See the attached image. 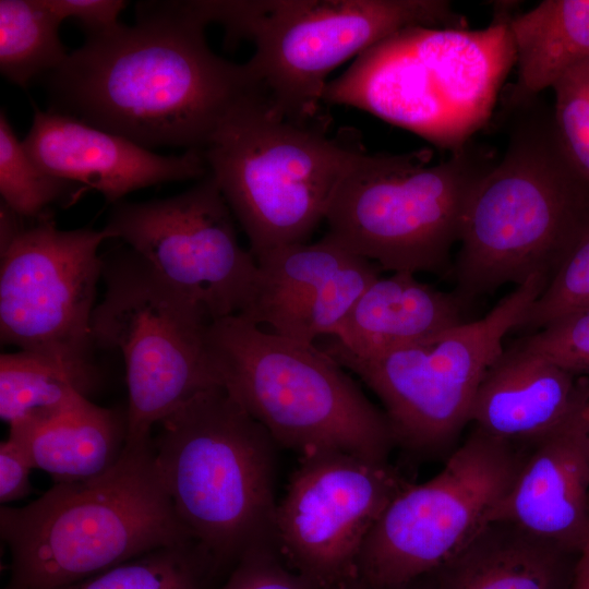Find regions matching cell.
<instances>
[{
    "label": "cell",
    "mask_w": 589,
    "mask_h": 589,
    "mask_svg": "<svg viewBox=\"0 0 589 589\" xmlns=\"http://www.w3.org/2000/svg\"><path fill=\"white\" fill-rule=\"evenodd\" d=\"M105 294L95 308L96 347L124 361V447L151 443L155 426L196 394L220 385L207 351L206 312L164 280L131 249L104 259Z\"/></svg>",
    "instance_id": "cell-10"
},
{
    "label": "cell",
    "mask_w": 589,
    "mask_h": 589,
    "mask_svg": "<svg viewBox=\"0 0 589 589\" xmlns=\"http://www.w3.org/2000/svg\"><path fill=\"white\" fill-rule=\"evenodd\" d=\"M549 280L533 275L482 318L426 339L358 358L320 346L381 400L396 446L419 457L447 453L469 423L478 387Z\"/></svg>",
    "instance_id": "cell-11"
},
{
    "label": "cell",
    "mask_w": 589,
    "mask_h": 589,
    "mask_svg": "<svg viewBox=\"0 0 589 589\" xmlns=\"http://www.w3.org/2000/svg\"><path fill=\"white\" fill-rule=\"evenodd\" d=\"M85 188L48 173L25 149L4 110L0 112L1 201L22 217L37 218L53 203L80 196Z\"/></svg>",
    "instance_id": "cell-27"
},
{
    "label": "cell",
    "mask_w": 589,
    "mask_h": 589,
    "mask_svg": "<svg viewBox=\"0 0 589 589\" xmlns=\"http://www.w3.org/2000/svg\"><path fill=\"white\" fill-rule=\"evenodd\" d=\"M45 5L61 21L74 19L86 36L98 35L117 27L123 0H43Z\"/></svg>",
    "instance_id": "cell-32"
},
{
    "label": "cell",
    "mask_w": 589,
    "mask_h": 589,
    "mask_svg": "<svg viewBox=\"0 0 589 589\" xmlns=\"http://www.w3.org/2000/svg\"><path fill=\"white\" fill-rule=\"evenodd\" d=\"M61 22L43 0H1V74L26 87L60 68L69 56L59 35Z\"/></svg>",
    "instance_id": "cell-25"
},
{
    "label": "cell",
    "mask_w": 589,
    "mask_h": 589,
    "mask_svg": "<svg viewBox=\"0 0 589 589\" xmlns=\"http://www.w3.org/2000/svg\"><path fill=\"white\" fill-rule=\"evenodd\" d=\"M74 380L52 361L19 350L0 357V417L10 428L43 423L86 400Z\"/></svg>",
    "instance_id": "cell-24"
},
{
    "label": "cell",
    "mask_w": 589,
    "mask_h": 589,
    "mask_svg": "<svg viewBox=\"0 0 589 589\" xmlns=\"http://www.w3.org/2000/svg\"><path fill=\"white\" fill-rule=\"evenodd\" d=\"M199 1H144L133 25L93 36L45 76L48 110L145 148L203 151L255 87L245 63L217 56Z\"/></svg>",
    "instance_id": "cell-1"
},
{
    "label": "cell",
    "mask_w": 589,
    "mask_h": 589,
    "mask_svg": "<svg viewBox=\"0 0 589 589\" xmlns=\"http://www.w3.org/2000/svg\"><path fill=\"white\" fill-rule=\"evenodd\" d=\"M154 430L155 464L177 516L216 564L277 544L278 445L221 385L196 394Z\"/></svg>",
    "instance_id": "cell-4"
},
{
    "label": "cell",
    "mask_w": 589,
    "mask_h": 589,
    "mask_svg": "<svg viewBox=\"0 0 589 589\" xmlns=\"http://www.w3.org/2000/svg\"><path fill=\"white\" fill-rule=\"evenodd\" d=\"M509 29L517 80L508 104L517 108L553 87L569 70L589 60V0H544L514 14Z\"/></svg>",
    "instance_id": "cell-23"
},
{
    "label": "cell",
    "mask_w": 589,
    "mask_h": 589,
    "mask_svg": "<svg viewBox=\"0 0 589 589\" xmlns=\"http://www.w3.org/2000/svg\"><path fill=\"white\" fill-rule=\"evenodd\" d=\"M512 16L504 5L481 29H400L329 82L324 103L357 107L457 151L486 124L515 64Z\"/></svg>",
    "instance_id": "cell-5"
},
{
    "label": "cell",
    "mask_w": 589,
    "mask_h": 589,
    "mask_svg": "<svg viewBox=\"0 0 589 589\" xmlns=\"http://www.w3.org/2000/svg\"><path fill=\"white\" fill-rule=\"evenodd\" d=\"M570 589H589V536L578 553Z\"/></svg>",
    "instance_id": "cell-35"
},
{
    "label": "cell",
    "mask_w": 589,
    "mask_h": 589,
    "mask_svg": "<svg viewBox=\"0 0 589 589\" xmlns=\"http://www.w3.org/2000/svg\"><path fill=\"white\" fill-rule=\"evenodd\" d=\"M277 544L264 545L247 552L221 589H314L301 574L288 572L279 562Z\"/></svg>",
    "instance_id": "cell-31"
},
{
    "label": "cell",
    "mask_w": 589,
    "mask_h": 589,
    "mask_svg": "<svg viewBox=\"0 0 589 589\" xmlns=\"http://www.w3.org/2000/svg\"><path fill=\"white\" fill-rule=\"evenodd\" d=\"M528 453L473 429L437 474L389 502L364 540L357 580L404 587L447 561L490 521Z\"/></svg>",
    "instance_id": "cell-12"
},
{
    "label": "cell",
    "mask_w": 589,
    "mask_h": 589,
    "mask_svg": "<svg viewBox=\"0 0 589 589\" xmlns=\"http://www.w3.org/2000/svg\"><path fill=\"white\" fill-rule=\"evenodd\" d=\"M552 88L557 137L570 163L589 181V60L569 70Z\"/></svg>",
    "instance_id": "cell-29"
},
{
    "label": "cell",
    "mask_w": 589,
    "mask_h": 589,
    "mask_svg": "<svg viewBox=\"0 0 589 589\" xmlns=\"http://www.w3.org/2000/svg\"><path fill=\"white\" fill-rule=\"evenodd\" d=\"M536 99L514 108L503 157L468 199L455 263L465 301L533 275L550 281L589 232V181Z\"/></svg>",
    "instance_id": "cell-2"
},
{
    "label": "cell",
    "mask_w": 589,
    "mask_h": 589,
    "mask_svg": "<svg viewBox=\"0 0 589 589\" xmlns=\"http://www.w3.org/2000/svg\"><path fill=\"white\" fill-rule=\"evenodd\" d=\"M432 153H364L336 189L325 237L390 272H442L459 241L470 193L496 164L466 143L428 166Z\"/></svg>",
    "instance_id": "cell-9"
},
{
    "label": "cell",
    "mask_w": 589,
    "mask_h": 589,
    "mask_svg": "<svg viewBox=\"0 0 589 589\" xmlns=\"http://www.w3.org/2000/svg\"><path fill=\"white\" fill-rule=\"evenodd\" d=\"M578 554L518 526L489 521L412 589H570Z\"/></svg>",
    "instance_id": "cell-20"
},
{
    "label": "cell",
    "mask_w": 589,
    "mask_h": 589,
    "mask_svg": "<svg viewBox=\"0 0 589 589\" xmlns=\"http://www.w3.org/2000/svg\"><path fill=\"white\" fill-rule=\"evenodd\" d=\"M23 218L10 206L1 201L0 206V253L5 251L11 243L25 229Z\"/></svg>",
    "instance_id": "cell-34"
},
{
    "label": "cell",
    "mask_w": 589,
    "mask_h": 589,
    "mask_svg": "<svg viewBox=\"0 0 589 589\" xmlns=\"http://www.w3.org/2000/svg\"><path fill=\"white\" fill-rule=\"evenodd\" d=\"M589 400V382L517 345L504 349L476 393L469 423L531 449Z\"/></svg>",
    "instance_id": "cell-19"
},
{
    "label": "cell",
    "mask_w": 589,
    "mask_h": 589,
    "mask_svg": "<svg viewBox=\"0 0 589 589\" xmlns=\"http://www.w3.org/2000/svg\"><path fill=\"white\" fill-rule=\"evenodd\" d=\"M0 253V338L63 369L86 395L97 382L92 321L107 231L59 229L46 212Z\"/></svg>",
    "instance_id": "cell-13"
},
{
    "label": "cell",
    "mask_w": 589,
    "mask_h": 589,
    "mask_svg": "<svg viewBox=\"0 0 589 589\" xmlns=\"http://www.w3.org/2000/svg\"><path fill=\"white\" fill-rule=\"evenodd\" d=\"M362 586L364 587V589H378V588H371V587H368L365 585H362ZM382 589H412V588L409 585H407V586L398 587V588H382Z\"/></svg>",
    "instance_id": "cell-36"
},
{
    "label": "cell",
    "mask_w": 589,
    "mask_h": 589,
    "mask_svg": "<svg viewBox=\"0 0 589 589\" xmlns=\"http://www.w3.org/2000/svg\"><path fill=\"white\" fill-rule=\"evenodd\" d=\"M464 302L410 272L378 276L324 342L353 357H373L467 322Z\"/></svg>",
    "instance_id": "cell-21"
},
{
    "label": "cell",
    "mask_w": 589,
    "mask_h": 589,
    "mask_svg": "<svg viewBox=\"0 0 589 589\" xmlns=\"http://www.w3.org/2000/svg\"><path fill=\"white\" fill-rule=\"evenodd\" d=\"M587 456H588V460H589V432H588V436H587Z\"/></svg>",
    "instance_id": "cell-37"
},
{
    "label": "cell",
    "mask_w": 589,
    "mask_h": 589,
    "mask_svg": "<svg viewBox=\"0 0 589 589\" xmlns=\"http://www.w3.org/2000/svg\"><path fill=\"white\" fill-rule=\"evenodd\" d=\"M207 351L220 385L278 446L338 450L389 462V422L348 371L315 344L277 335L241 315L211 321Z\"/></svg>",
    "instance_id": "cell-6"
},
{
    "label": "cell",
    "mask_w": 589,
    "mask_h": 589,
    "mask_svg": "<svg viewBox=\"0 0 589 589\" xmlns=\"http://www.w3.org/2000/svg\"><path fill=\"white\" fill-rule=\"evenodd\" d=\"M35 469L25 449L8 436L0 444V502L22 500L32 491L29 474Z\"/></svg>",
    "instance_id": "cell-33"
},
{
    "label": "cell",
    "mask_w": 589,
    "mask_h": 589,
    "mask_svg": "<svg viewBox=\"0 0 589 589\" xmlns=\"http://www.w3.org/2000/svg\"><path fill=\"white\" fill-rule=\"evenodd\" d=\"M230 41L249 39L255 86L286 118L323 127L328 74L394 33L411 27L468 28L444 0L200 1Z\"/></svg>",
    "instance_id": "cell-8"
},
{
    "label": "cell",
    "mask_w": 589,
    "mask_h": 589,
    "mask_svg": "<svg viewBox=\"0 0 589 589\" xmlns=\"http://www.w3.org/2000/svg\"><path fill=\"white\" fill-rule=\"evenodd\" d=\"M409 483L389 462L338 450L300 456L277 506L281 555L317 587H346L371 528Z\"/></svg>",
    "instance_id": "cell-15"
},
{
    "label": "cell",
    "mask_w": 589,
    "mask_h": 589,
    "mask_svg": "<svg viewBox=\"0 0 589 589\" xmlns=\"http://www.w3.org/2000/svg\"><path fill=\"white\" fill-rule=\"evenodd\" d=\"M589 309V232L564 260L517 328L533 332Z\"/></svg>",
    "instance_id": "cell-28"
},
{
    "label": "cell",
    "mask_w": 589,
    "mask_h": 589,
    "mask_svg": "<svg viewBox=\"0 0 589 589\" xmlns=\"http://www.w3.org/2000/svg\"><path fill=\"white\" fill-rule=\"evenodd\" d=\"M364 153L323 127L286 118L256 86L229 109L202 151L255 260L306 242Z\"/></svg>",
    "instance_id": "cell-7"
},
{
    "label": "cell",
    "mask_w": 589,
    "mask_h": 589,
    "mask_svg": "<svg viewBox=\"0 0 589 589\" xmlns=\"http://www.w3.org/2000/svg\"><path fill=\"white\" fill-rule=\"evenodd\" d=\"M253 300L241 315L283 337L315 344L333 337L380 276L373 262L325 236L273 249L256 259Z\"/></svg>",
    "instance_id": "cell-16"
},
{
    "label": "cell",
    "mask_w": 589,
    "mask_h": 589,
    "mask_svg": "<svg viewBox=\"0 0 589 589\" xmlns=\"http://www.w3.org/2000/svg\"><path fill=\"white\" fill-rule=\"evenodd\" d=\"M235 219L208 172L175 196L115 203L104 229L213 321L243 315L256 288L259 266Z\"/></svg>",
    "instance_id": "cell-14"
},
{
    "label": "cell",
    "mask_w": 589,
    "mask_h": 589,
    "mask_svg": "<svg viewBox=\"0 0 589 589\" xmlns=\"http://www.w3.org/2000/svg\"><path fill=\"white\" fill-rule=\"evenodd\" d=\"M7 589H58L192 539L158 473L152 441L124 447L105 473L55 483L22 507L1 505Z\"/></svg>",
    "instance_id": "cell-3"
},
{
    "label": "cell",
    "mask_w": 589,
    "mask_h": 589,
    "mask_svg": "<svg viewBox=\"0 0 589 589\" xmlns=\"http://www.w3.org/2000/svg\"><path fill=\"white\" fill-rule=\"evenodd\" d=\"M515 345L585 376L589 373V309L563 316Z\"/></svg>",
    "instance_id": "cell-30"
},
{
    "label": "cell",
    "mask_w": 589,
    "mask_h": 589,
    "mask_svg": "<svg viewBox=\"0 0 589 589\" xmlns=\"http://www.w3.org/2000/svg\"><path fill=\"white\" fill-rule=\"evenodd\" d=\"M50 175L95 190L109 203L163 182L202 179L208 168L201 151L163 156L123 136L51 110H35L22 141Z\"/></svg>",
    "instance_id": "cell-17"
},
{
    "label": "cell",
    "mask_w": 589,
    "mask_h": 589,
    "mask_svg": "<svg viewBox=\"0 0 589 589\" xmlns=\"http://www.w3.org/2000/svg\"><path fill=\"white\" fill-rule=\"evenodd\" d=\"M589 400L537 443L490 521L512 522L578 554L589 536Z\"/></svg>",
    "instance_id": "cell-18"
},
{
    "label": "cell",
    "mask_w": 589,
    "mask_h": 589,
    "mask_svg": "<svg viewBox=\"0 0 589 589\" xmlns=\"http://www.w3.org/2000/svg\"><path fill=\"white\" fill-rule=\"evenodd\" d=\"M216 564L193 539L158 548L58 589H201V572Z\"/></svg>",
    "instance_id": "cell-26"
},
{
    "label": "cell",
    "mask_w": 589,
    "mask_h": 589,
    "mask_svg": "<svg viewBox=\"0 0 589 589\" xmlns=\"http://www.w3.org/2000/svg\"><path fill=\"white\" fill-rule=\"evenodd\" d=\"M125 413L86 399L52 420L10 428L9 437L27 453L35 469L55 483L86 481L105 473L125 445Z\"/></svg>",
    "instance_id": "cell-22"
}]
</instances>
